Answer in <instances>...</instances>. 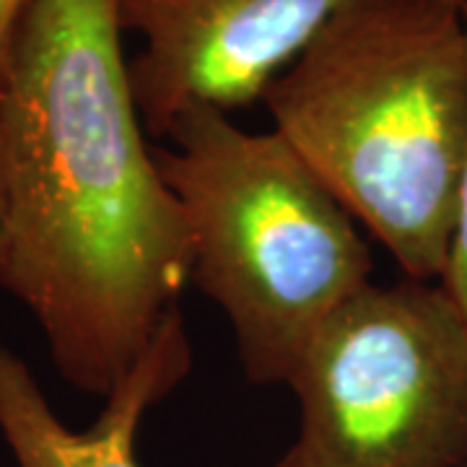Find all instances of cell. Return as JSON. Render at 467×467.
Masks as SVG:
<instances>
[{
  "mask_svg": "<svg viewBox=\"0 0 467 467\" xmlns=\"http://www.w3.org/2000/svg\"><path fill=\"white\" fill-rule=\"evenodd\" d=\"M3 250H5V239H3V187H0V265H3Z\"/></svg>",
  "mask_w": 467,
  "mask_h": 467,
  "instance_id": "9",
  "label": "cell"
},
{
  "mask_svg": "<svg viewBox=\"0 0 467 467\" xmlns=\"http://www.w3.org/2000/svg\"><path fill=\"white\" fill-rule=\"evenodd\" d=\"M296 441L275 467H462L467 319L441 284L367 285L291 374Z\"/></svg>",
  "mask_w": 467,
  "mask_h": 467,
  "instance_id": "4",
  "label": "cell"
},
{
  "mask_svg": "<svg viewBox=\"0 0 467 467\" xmlns=\"http://www.w3.org/2000/svg\"><path fill=\"white\" fill-rule=\"evenodd\" d=\"M260 101L405 278L439 284L467 159L462 8L350 0Z\"/></svg>",
  "mask_w": 467,
  "mask_h": 467,
  "instance_id": "2",
  "label": "cell"
},
{
  "mask_svg": "<svg viewBox=\"0 0 467 467\" xmlns=\"http://www.w3.org/2000/svg\"><path fill=\"white\" fill-rule=\"evenodd\" d=\"M462 16L467 26V3L462 5ZM439 284L450 294L457 309L467 319V159L462 167V180H460V192H457V211H454V226H451L450 254H447V267Z\"/></svg>",
  "mask_w": 467,
  "mask_h": 467,
  "instance_id": "7",
  "label": "cell"
},
{
  "mask_svg": "<svg viewBox=\"0 0 467 467\" xmlns=\"http://www.w3.org/2000/svg\"><path fill=\"white\" fill-rule=\"evenodd\" d=\"M350 0H117L122 32L143 36L128 63L149 135L187 104L250 107ZM462 8L467 0H444Z\"/></svg>",
  "mask_w": 467,
  "mask_h": 467,
  "instance_id": "5",
  "label": "cell"
},
{
  "mask_svg": "<svg viewBox=\"0 0 467 467\" xmlns=\"http://www.w3.org/2000/svg\"><path fill=\"white\" fill-rule=\"evenodd\" d=\"M3 265L67 382L107 398L192 284L117 0H29L0 70Z\"/></svg>",
  "mask_w": 467,
  "mask_h": 467,
  "instance_id": "1",
  "label": "cell"
},
{
  "mask_svg": "<svg viewBox=\"0 0 467 467\" xmlns=\"http://www.w3.org/2000/svg\"><path fill=\"white\" fill-rule=\"evenodd\" d=\"M26 5H29V0H0V70H3L11 39L16 34L18 21L24 16Z\"/></svg>",
  "mask_w": 467,
  "mask_h": 467,
  "instance_id": "8",
  "label": "cell"
},
{
  "mask_svg": "<svg viewBox=\"0 0 467 467\" xmlns=\"http://www.w3.org/2000/svg\"><path fill=\"white\" fill-rule=\"evenodd\" d=\"M164 138L153 153L190 234V281L226 312L247 379L288 384L319 327L371 285L368 244L275 130L192 101Z\"/></svg>",
  "mask_w": 467,
  "mask_h": 467,
  "instance_id": "3",
  "label": "cell"
},
{
  "mask_svg": "<svg viewBox=\"0 0 467 467\" xmlns=\"http://www.w3.org/2000/svg\"><path fill=\"white\" fill-rule=\"evenodd\" d=\"M190 367L192 348L182 312H177L104 398L94 426L70 431L55 416L26 361L0 340V434L18 467H138L140 420L182 382Z\"/></svg>",
  "mask_w": 467,
  "mask_h": 467,
  "instance_id": "6",
  "label": "cell"
},
{
  "mask_svg": "<svg viewBox=\"0 0 467 467\" xmlns=\"http://www.w3.org/2000/svg\"><path fill=\"white\" fill-rule=\"evenodd\" d=\"M462 467H467V462H465V465H462Z\"/></svg>",
  "mask_w": 467,
  "mask_h": 467,
  "instance_id": "10",
  "label": "cell"
}]
</instances>
